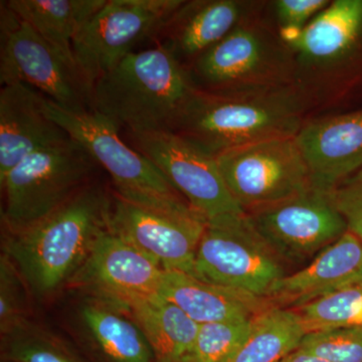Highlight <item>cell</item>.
I'll list each match as a JSON object with an SVG mask.
<instances>
[{"label": "cell", "mask_w": 362, "mask_h": 362, "mask_svg": "<svg viewBox=\"0 0 362 362\" xmlns=\"http://www.w3.org/2000/svg\"><path fill=\"white\" fill-rule=\"evenodd\" d=\"M112 204L101 187L88 185L37 223L6 230L4 254L35 297L51 296L77 276L110 223Z\"/></svg>", "instance_id": "obj_1"}, {"label": "cell", "mask_w": 362, "mask_h": 362, "mask_svg": "<svg viewBox=\"0 0 362 362\" xmlns=\"http://www.w3.org/2000/svg\"><path fill=\"white\" fill-rule=\"evenodd\" d=\"M308 102L297 84L230 92L197 89L173 132L218 156L252 143L296 136Z\"/></svg>", "instance_id": "obj_2"}, {"label": "cell", "mask_w": 362, "mask_h": 362, "mask_svg": "<svg viewBox=\"0 0 362 362\" xmlns=\"http://www.w3.org/2000/svg\"><path fill=\"white\" fill-rule=\"evenodd\" d=\"M197 88L161 45L131 52L93 88L94 110L130 134L173 131Z\"/></svg>", "instance_id": "obj_3"}, {"label": "cell", "mask_w": 362, "mask_h": 362, "mask_svg": "<svg viewBox=\"0 0 362 362\" xmlns=\"http://www.w3.org/2000/svg\"><path fill=\"white\" fill-rule=\"evenodd\" d=\"M197 89L230 92L296 84L294 59L287 45L254 16L192 62Z\"/></svg>", "instance_id": "obj_4"}, {"label": "cell", "mask_w": 362, "mask_h": 362, "mask_svg": "<svg viewBox=\"0 0 362 362\" xmlns=\"http://www.w3.org/2000/svg\"><path fill=\"white\" fill-rule=\"evenodd\" d=\"M93 157L73 139L30 154L2 180V223L8 232L37 223L82 188L95 166Z\"/></svg>", "instance_id": "obj_5"}, {"label": "cell", "mask_w": 362, "mask_h": 362, "mask_svg": "<svg viewBox=\"0 0 362 362\" xmlns=\"http://www.w3.org/2000/svg\"><path fill=\"white\" fill-rule=\"evenodd\" d=\"M49 118L106 169L118 197L153 207H170L187 201L158 168L138 150L128 146L119 127L96 110L71 112L45 101Z\"/></svg>", "instance_id": "obj_6"}, {"label": "cell", "mask_w": 362, "mask_h": 362, "mask_svg": "<svg viewBox=\"0 0 362 362\" xmlns=\"http://www.w3.org/2000/svg\"><path fill=\"white\" fill-rule=\"evenodd\" d=\"M0 7V84L23 83L66 110H94L93 86L74 57L45 40L4 2Z\"/></svg>", "instance_id": "obj_7"}, {"label": "cell", "mask_w": 362, "mask_h": 362, "mask_svg": "<svg viewBox=\"0 0 362 362\" xmlns=\"http://www.w3.org/2000/svg\"><path fill=\"white\" fill-rule=\"evenodd\" d=\"M287 275L286 264L246 214L207 221L197 247L194 277L269 299L275 285Z\"/></svg>", "instance_id": "obj_8"}, {"label": "cell", "mask_w": 362, "mask_h": 362, "mask_svg": "<svg viewBox=\"0 0 362 362\" xmlns=\"http://www.w3.org/2000/svg\"><path fill=\"white\" fill-rule=\"evenodd\" d=\"M216 157L226 187L245 214L314 189L295 136L252 143Z\"/></svg>", "instance_id": "obj_9"}, {"label": "cell", "mask_w": 362, "mask_h": 362, "mask_svg": "<svg viewBox=\"0 0 362 362\" xmlns=\"http://www.w3.org/2000/svg\"><path fill=\"white\" fill-rule=\"evenodd\" d=\"M183 0H107L73 40L74 58L95 83L133 52L143 40L158 37Z\"/></svg>", "instance_id": "obj_10"}, {"label": "cell", "mask_w": 362, "mask_h": 362, "mask_svg": "<svg viewBox=\"0 0 362 362\" xmlns=\"http://www.w3.org/2000/svg\"><path fill=\"white\" fill-rule=\"evenodd\" d=\"M148 158L206 221L245 214L226 187L216 157L173 131L130 134Z\"/></svg>", "instance_id": "obj_11"}, {"label": "cell", "mask_w": 362, "mask_h": 362, "mask_svg": "<svg viewBox=\"0 0 362 362\" xmlns=\"http://www.w3.org/2000/svg\"><path fill=\"white\" fill-rule=\"evenodd\" d=\"M207 221L188 204L142 206L116 195L112 230L153 259L164 271L194 275L195 257Z\"/></svg>", "instance_id": "obj_12"}, {"label": "cell", "mask_w": 362, "mask_h": 362, "mask_svg": "<svg viewBox=\"0 0 362 362\" xmlns=\"http://www.w3.org/2000/svg\"><path fill=\"white\" fill-rule=\"evenodd\" d=\"M246 214L286 265L310 263L349 230L327 194L315 189Z\"/></svg>", "instance_id": "obj_13"}, {"label": "cell", "mask_w": 362, "mask_h": 362, "mask_svg": "<svg viewBox=\"0 0 362 362\" xmlns=\"http://www.w3.org/2000/svg\"><path fill=\"white\" fill-rule=\"evenodd\" d=\"M163 274L153 259L112 230L109 223L74 280L90 295L121 302L158 295Z\"/></svg>", "instance_id": "obj_14"}, {"label": "cell", "mask_w": 362, "mask_h": 362, "mask_svg": "<svg viewBox=\"0 0 362 362\" xmlns=\"http://www.w3.org/2000/svg\"><path fill=\"white\" fill-rule=\"evenodd\" d=\"M295 139L312 187L327 194L362 166V109L305 121Z\"/></svg>", "instance_id": "obj_15"}, {"label": "cell", "mask_w": 362, "mask_h": 362, "mask_svg": "<svg viewBox=\"0 0 362 362\" xmlns=\"http://www.w3.org/2000/svg\"><path fill=\"white\" fill-rule=\"evenodd\" d=\"M362 35V0H335L301 32L282 39L291 52L296 83L329 74L356 49Z\"/></svg>", "instance_id": "obj_16"}, {"label": "cell", "mask_w": 362, "mask_h": 362, "mask_svg": "<svg viewBox=\"0 0 362 362\" xmlns=\"http://www.w3.org/2000/svg\"><path fill=\"white\" fill-rule=\"evenodd\" d=\"M47 97L23 83L0 90V180L25 157L70 139L45 111Z\"/></svg>", "instance_id": "obj_17"}, {"label": "cell", "mask_w": 362, "mask_h": 362, "mask_svg": "<svg viewBox=\"0 0 362 362\" xmlns=\"http://www.w3.org/2000/svg\"><path fill=\"white\" fill-rule=\"evenodd\" d=\"M252 7L239 0L185 1L159 33L158 45L182 65L192 64L254 16Z\"/></svg>", "instance_id": "obj_18"}, {"label": "cell", "mask_w": 362, "mask_h": 362, "mask_svg": "<svg viewBox=\"0 0 362 362\" xmlns=\"http://www.w3.org/2000/svg\"><path fill=\"white\" fill-rule=\"evenodd\" d=\"M362 281V242L347 230L301 270L288 274L274 287V306L296 308Z\"/></svg>", "instance_id": "obj_19"}, {"label": "cell", "mask_w": 362, "mask_h": 362, "mask_svg": "<svg viewBox=\"0 0 362 362\" xmlns=\"http://www.w3.org/2000/svg\"><path fill=\"white\" fill-rule=\"evenodd\" d=\"M158 295L199 323L249 320L274 306L266 298L214 285L178 271H164Z\"/></svg>", "instance_id": "obj_20"}, {"label": "cell", "mask_w": 362, "mask_h": 362, "mask_svg": "<svg viewBox=\"0 0 362 362\" xmlns=\"http://www.w3.org/2000/svg\"><path fill=\"white\" fill-rule=\"evenodd\" d=\"M78 325L107 362H153L154 356L129 311L106 298L89 295L78 309Z\"/></svg>", "instance_id": "obj_21"}, {"label": "cell", "mask_w": 362, "mask_h": 362, "mask_svg": "<svg viewBox=\"0 0 362 362\" xmlns=\"http://www.w3.org/2000/svg\"><path fill=\"white\" fill-rule=\"evenodd\" d=\"M117 303L125 306L141 328L157 361L182 362L194 345L199 323L160 295L130 297Z\"/></svg>", "instance_id": "obj_22"}, {"label": "cell", "mask_w": 362, "mask_h": 362, "mask_svg": "<svg viewBox=\"0 0 362 362\" xmlns=\"http://www.w3.org/2000/svg\"><path fill=\"white\" fill-rule=\"evenodd\" d=\"M106 1L9 0L4 4L45 40L74 57L71 49L74 39Z\"/></svg>", "instance_id": "obj_23"}, {"label": "cell", "mask_w": 362, "mask_h": 362, "mask_svg": "<svg viewBox=\"0 0 362 362\" xmlns=\"http://www.w3.org/2000/svg\"><path fill=\"white\" fill-rule=\"evenodd\" d=\"M306 335L292 309L272 306L255 317L246 341L226 362H278L299 349Z\"/></svg>", "instance_id": "obj_24"}, {"label": "cell", "mask_w": 362, "mask_h": 362, "mask_svg": "<svg viewBox=\"0 0 362 362\" xmlns=\"http://www.w3.org/2000/svg\"><path fill=\"white\" fill-rule=\"evenodd\" d=\"M307 333L337 328L361 327L362 281L292 308Z\"/></svg>", "instance_id": "obj_25"}, {"label": "cell", "mask_w": 362, "mask_h": 362, "mask_svg": "<svg viewBox=\"0 0 362 362\" xmlns=\"http://www.w3.org/2000/svg\"><path fill=\"white\" fill-rule=\"evenodd\" d=\"M254 318L202 324L182 362H226L246 341Z\"/></svg>", "instance_id": "obj_26"}, {"label": "cell", "mask_w": 362, "mask_h": 362, "mask_svg": "<svg viewBox=\"0 0 362 362\" xmlns=\"http://www.w3.org/2000/svg\"><path fill=\"white\" fill-rule=\"evenodd\" d=\"M2 337L6 357L13 362H80L54 335L30 320Z\"/></svg>", "instance_id": "obj_27"}, {"label": "cell", "mask_w": 362, "mask_h": 362, "mask_svg": "<svg viewBox=\"0 0 362 362\" xmlns=\"http://www.w3.org/2000/svg\"><path fill=\"white\" fill-rule=\"evenodd\" d=\"M299 349L328 362H362V326L307 333Z\"/></svg>", "instance_id": "obj_28"}, {"label": "cell", "mask_w": 362, "mask_h": 362, "mask_svg": "<svg viewBox=\"0 0 362 362\" xmlns=\"http://www.w3.org/2000/svg\"><path fill=\"white\" fill-rule=\"evenodd\" d=\"M26 286L20 272L11 259L0 258V330L4 335L28 318Z\"/></svg>", "instance_id": "obj_29"}, {"label": "cell", "mask_w": 362, "mask_h": 362, "mask_svg": "<svg viewBox=\"0 0 362 362\" xmlns=\"http://www.w3.org/2000/svg\"><path fill=\"white\" fill-rule=\"evenodd\" d=\"M328 0H277L273 2L276 21L282 39L301 32L308 23L323 11Z\"/></svg>", "instance_id": "obj_30"}, {"label": "cell", "mask_w": 362, "mask_h": 362, "mask_svg": "<svg viewBox=\"0 0 362 362\" xmlns=\"http://www.w3.org/2000/svg\"><path fill=\"white\" fill-rule=\"evenodd\" d=\"M327 195L346 221L349 232L362 242V166Z\"/></svg>", "instance_id": "obj_31"}, {"label": "cell", "mask_w": 362, "mask_h": 362, "mask_svg": "<svg viewBox=\"0 0 362 362\" xmlns=\"http://www.w3.org/2000/svg\"><path fill=\"white\" fill-rule=\"evenodd\" d=\"M278 362H328L320 358V357L298 349L286 356L284 358Z\"/></svg>", "instance_id": "obj_32"}]
</instances>
